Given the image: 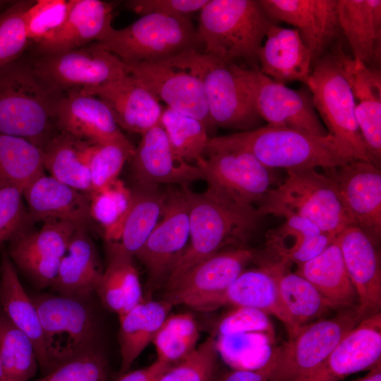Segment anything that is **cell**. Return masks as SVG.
<instances>
[{"label": "cell", "mask_w": 381, "mask_h": 381, "mask_svg": "<svg viewBox=\"0 0 381 381\" xmlns=\"http://www.w3.org/2000/svg\"><path fill=\"white\" fill-rule=\"evenodd\" d=\"M30 220H58L87 228L92 221L85 194L42 174L23 190Z\"/></svg>", "instance_id": "cell-27"}, {"label": "cell", "mask_w": 381, "mask_h": 381, "mask_svg": "<svg viewBox=\"0 0 381 381\" xmlns=\"http://www.w3.org/2000/svg\"><path fill=\"white\" fill-rule=\"evenodd\" d=\"M171 305L168 302L145 301L119 316L120 375L141 354L168 316Z\"/></svg>", "instance_id": "cell-36"}, {"label": "cell", "mask_w": 381, "mask_h": 381, "mask_svg": "<svg viewBox=\"0 0 381 381\" xmlns=\"http://www.w3.org/2000/svg\"><path fill=\"white\" fill-rule=\"evenodd\" d=\"M107 243L108 262L96 292L102 303L119 317L143 301L141 284L133 256L116 242Z\"/></svg>", "instance_id": "cell-34"}, {"label": "cell", "mask_w": 381, "mask_h": 381, "mask_svg": "<svg viewBox=\"0 0 381 381\" xmlns=\"http://www.w3.org/2000/svg\"><path fill=\"white\" fill-rule=\"evenodd\" d=\"M363 319L356 308L299 328L275 349V363L268 381H296L315 369L338 342Z\"/></svg>", "instance_id": "cell-11"}, {"label": "cell", "mask_w": 381, "mask_h": 381, "mask_svg": "<svg viewBox=\"0 0 381 381\" xmlns=\"http://www.w3.org/2000/svg\"><path fill=\"white\" fill-rule=\"evenodd\" d=\"M205 155L196 164L202 180L241 205L259 203L276 181L273 169L248 152L217 149L206 150Z\"/></svg>", "instance_id": "cell-13"}, {"label": "cell", "mask_w": 381, "mask_h": 381, "mask_svg": "<svg viewBox=\"0 0 381 381\" xmlns=\"http://www.w3.org/2000/svg\"><path fill=\"white\" fill-rule=\"evenodd\" d=\"M266 336L260 332L219 335L215 340L218 354L236 370L257 369L267 362L258 355L260 348L265 347Z\"/></svg>", "instance_id": "cell-48"}, {"label": "cell", "mask_w": 381, "mask_h": 381, "mask_svg": "<svg viewBox=\"0 0 381 381\" xmlns=\"http://www.w3.org/2000/svg\"><path fill=\"white\" fill-rule=\"evenodd\" d=\"M325 173L334 182L352 224L377 244L381 235L380 168L355 159Z\"/></svg>", "instance_id": "cell-15"}, {"label": "cell", "mask_w": 381, "mask_h": 381, "mask_svg": "<svg viewBox=\"0 0 381 381\" xmlns=\"http://www.w3.org/2000/svg\"><path fill=\"white\" fill-rule=\"evenodd\" d=\"M113 5L100 0H72L67 18L50 39L37 45L41 55L75 49L102 40L114 28Z\"/></svg>", "instance_id": "cell-28"}, {"label": "cell", "mask_w": 381, "mask_h": 381, "mask_svg": "<svg viewBox=\"0 0 381 381\" xmlns=\"http://www.w3.org/2000/svg\"><path fill=\"white\" fill-rule=\"evenodd\" d=\"M129 159L137 188L157 187L159 184L188 186L202 179L201 169L178 157L159 123L143 134Z\"/></svg>", "instance_id": "cell-19"}, {"label": "cell", "mask_w": 381, "mask_h": 381, "mask_svg": "<svg viewBox=\"0 0 381 381\" xmlns=\"http://www.w3.org/2000/svg\"><path fill=\"white\" fill-rule=\"evenodd\" d=\"M56 128L91 145L129 142L108 106L97 97L82 92L62 96Z\"/></svg>", "instance_id": "cell-24"}, {"label": "cell", "mask_w": 381, "mask_h": 381, "mask_svg": "<svg viewBox=\"0 0 381 381\" xmlns=\"http://www.w3.org/2000/svg\"><path fill=\"white\" fill-rule=\"evenodd\" d=\"M123 62L162 63L202 45L189 16L150 13L95 42Z\"/></svg>", "instance_id": "cell-6"}, {"label": "cell", "mask_w": 381, "mask_h": 381, "mask_svg": "<svg viewBox=\"0 0 381 381\" xmlns=\"http://www.w3.org/2000/svg\"><path fill=\"white\" fill-rule=\"evenodd\" d=\"M171 365L157 359L147 368L121 375L116 381H159Z\"/></svg>", "instance_id": "cell-55"}, {"label": "cell", "mask_w": 381, "mask_h": 381, "mask_svg": "<svg viewBox=\"0 0 381 381\" xmlns=\"http://www.w3.org/2000/svg\"><path fill=\"white\" fill-rule=\"evenodd\" d=\"M253 108L267 125L289 128L315 135H327L309 90L291 89L258 69L231 63Z\"/></svg>", "instance_id": "cell-9"}, {"label": "cell", "mask_w": 381, "mask_h": 381, "mask_svg": "<svg viewBox=\"0 0 381 381\" xmlns=\"http://www.w3.org/2000/svg\"><path fill=\"white\" fill-rule=\"evenodd\" d=\"M217 149L243 150L270 169L286 171L317 167L326 170L355 160L329 133L315 135L270 125L210 138L205 151Z\"/></svg>", "instance_id": "cell-2"}, {"label": "cell", "mask_w": 381, "mask_h": 381, "mask_svg": "<svg viewBox=\"0 0 381 381\" xmlns=\"http://www.w3.org/2000/svg\"><path fill=\"white\" fill-rule=\"evenodd\" d=\"M274 276L281 300L294 322L299 327L308 324L329 308V304L305 278L288 270L281 262H264Z\"/></svg>", "instance_id": "cell-38"}, {"label": "cell", "mask_w": 381, "mask_h": 381, "mask_svg": "<svg viewBox=\"0 0 381 381\" xmlns=\"http://www.w3.org/2000/svg\"><path fill=\"white\" fill-rule=\"evenodd\" d=\"M381 314L358 322L315 369L296 381H339L380 363Z\"/></svg>", "instance_id": "cell-20"}, {"label": "cell", "mask_w": 381, "mask_h": 381, "mask_svg": "<svg viewBox=\"0 0 381 381\" xmlns=\"http://www.w3.org/2000/svg\"><path fill=\"white\" fill-rule=\"evenodd\" d=\"M103 271L87 228L73 234L51 287L58 295L85 301L96 292Z\"/></svg>", "instance_id": "cell-31"}, {"label": "cell", "mask_w": 381, "mask_h": 381, "mask_svg": "<svg viewBox=\"0 0 381 381\" xmlns=\"http://www.w3.org/2000/svg\"><path fill=\"white\" fill-rule=\"evenodd\" d=\"M0 381H5L2 367H1V359H0Z\"/></svg>", "instance_id": "cell-57"}, {"label": "cell", "mask_w": 381, "mask_h": 381, "mask_svg": "<svg viewBox=\"0 0 381 381\" xmlns=\"http://www.w3.org/2000/svg\"><path fill=\"white\" fill-rule=\"evenodd\" d=\"M132 193L131 205L116 243L126 253L135 256L162 215L167 193L159 190L157 187L137 188Z\"/></svg>", "instance_id": "cell-39"}, {"label": "cell", "mask_w": 381, "mask_h": 381, "mask_svg": "<svg viewBox=\"0 0 381 381\" xmlns=\"http://www.w3.org/2000/svg\"><path fill=\"white\" fill-rule=\"evenodd\" d=\"M296 273L307 279L332 308L356 307L357 294L336 238L320 255L299 265Z\"/></svg>", "instance_id": "cell-33"}, {"label": "cell", "mask_w": 381, "mask_h": 381, "mask_svg": "<svg viewBox=\"0 0 381 381\" xmlns=\"http://www.w3.org/2000/svg\"><path fill=\"white\" fill-rule=\"evenodd\" d=\"M272 23L259 0H209L197 32L204 52L229 63L255 61Z\"/></svg>", "instance_id": "cell-4"}, {"label": "cell", "mask_w": 381, "mask_h": 381, "mask_svg": "<svg viewBox=\"0 0 381 381\" xmlns=\"http://www.w3.org/2000/svg\"><path fill=\"white\" fill-rule=\"evenodd\" d=\"M184 188L189 202V243L167 279L168 290L224 248L241 247L261 217L253 206L241 205L210 187L200 193Z\"/></svg>", "instance_id": "cell-1"}, {"label": "cell", "mask_w": 381, "mask_h": 381, "mask_svg": "<svg viewBox=\"0 0 381 381\" xmlns=\"http://www.w3.org/2000/svg\"><path fill=\"white\" fill-rule=\"evenodd\" d=\"M217 356L215 339L209 337L176 365H171L159 381H212Z\"/></svg>", "instance_id": "cell-49"}, {"label": "cell", "mask_w": 381, "mask_h": 381, "mask_svg": "<svg viewBox=\"0 0 381 381\" xmlns=\"http://www.w3.org/2000/svg\"><path fill=\"white\" fill-rule=\"evenodd\" d=\"M123 63L128 74L140 80L159 101L200 121L207 129L214 128L205 92L197 77L165 63Z\"/></svg>", "instance_id": "cell-17"}, {"label": "cell", "mask_w": 381, "mask_h": 381, "mask_svg": "<svg viewBox=\"0 0 381 381\" xmlns=\"http://www.w3.org/2000/svg\"><path fill=\"white\" fill-rule=\"evenodd\" d=\"M286 171L285 181L270 189L259 202L257 210L261 217L296 215L334 236L353 224L334 182L325 172L319 173L314 169Z\"/></svg>", "instance_id": "cell-5"}, {"label": "cell", "mask_w": 381, "mask_h": 381, "mask_svg": "<svg viewBox=\"0 0 381 381\" xmlns=\"http://www.w3.org/2000/svg\"><path fill=\"white\" fill-rule=\"evenodd\" d=\"M159 124L178 157L188 163L195 161L196 164L204 158L210 137L200 121L167 107L163 109Z\"/></svg>", "instance_id": "cell-42"}, {"label": "cell", "mask_w": 381, "mask_h": 381, "mask_svg": "<svg viewBox=\"0 0 381 381\" xmlns=\"http://www.w3.org/2000/svg\"><path fill=\"white\" fill-rule=\"evenodd\" d=\"M0 304L11 321L31 340L39 367L44 375L49 373L51 369L37 311L22 286L13 262L4 251L0 262Z\"/></svg>", "instance_id": "cell-32"}, {"label": "cell", "mask_w": 381, "mask_h": 381, "mask_svg": "<svg viewBox=\"0 0 381 381\" xmlns=\"http://www.w3.org/2000/svg\"><path fill=\"white\" fill-rule=\"evenodd\" d=\"M63 95L20 58L0 66V133L24 138L43 149L54 134Z\"/></svg>", "instance_id": "cell-3"}, {"label": "cell", "mask_w": 381, "mask_h": 381, "mask_svg": "<svg viewBox=\"0 0 381 381\" xmlns=\"http://www.w3.org/2000/svg\"><path fill=\"white\" fill-rule=\"evenodd\" d=\"M268 18L295 27L311 54L313 65L339 30L337 0H259Z\"/></svg>", "instance_id": "cell-21"}, {"label": "cell", "mask_w": 381, "mask_h": 381, "mask_svg": "<svg viewBox=\"0 0 381 381\" xmlns=\"http://www.w3.org/2000/svg\"><path fill=\"white\" fill-rule=\"evenodd\" d=\"M10 1H2V0H0V9L1 8H4V6H6V5L7 4H9L11 3H9Z\"/></svg>", "instance_id": "cell-58"}, {"label": "cell", "mask_w": 381, "mask_h": 381, "mask_svg": "<svg viewBox=\"0 0 381 381\" xmlns=\"http://www.w3.org/2000/svg\"><path fill=\"white\" fill-rule=\"evenodd\" d=\"M132 198V191L118 179L89 195L92 220H95L103 229L107 243L119 241Z\"/></svg>", "instance_id": "cell-43"}, {"label": "cell", "mask_w": 381, "mask_h": 381, "mask_svg": "<svg viewBox=\"0 0 381 381\" xmlns=\"http://www.w3.org/2000/svg\"><path fill=\"white\" fill-rule=\"evenodd\" d=\"M0 359L5 381H31L39 367L27 335L0 310Z\"/></svg>", "instance_id": "cell-41"}, {"label": "cell", "mask_w": 381, "mask_h": 381, "mask_svg": "<svg viewBox=\"0 0 381 381\" xmlns=\"http://www.w3.org/2000/svg\"><path fill=\"white\" fill-rule=\"evenodd\" d=\"M78 227L63 221L44 222L38 231L27 230L11 239L8 255L37 288L51 286L70 239Z\"/></svg>", "instance_id": "cell-16"}, {"label": "cell", "mask_w": 381, "mask_h": 381, "mask_svg": "<svg viewBox=\"0 0 381 381\" xmlns=\"http://www.w3.org/2000/svg\"><path fill=\"white\" fill-rule=\"evenodd\" d=\"M209 0H131L126 7L142 16L159 13L169 16H188L200 11Z\"/></svg>", "instance_id": "cell-53"}, {"label": "cell", "mask_w": 381, "mask_h": 381, "mask_svg": "<svg viewBox=\"0 0 381 381\" xmlns=\"http://www.w3.org/2000/svg\"><path fill=\"white\" fill-rule=\"evenodd\" d=\"M72 0H37L25 13L28 39L39 44L53 37L64 25Z\"/></svg>", "instance_id": "cell-47"}, {"label": "cell", "mask_w": 381, "mask_h": 381, "mask_svg": "<svg viewBox=\"0 0 381 381\" xmlns=\"http://www.w3.org/2000/svg\"><path fill=\"white\" fill-rule=\"evenodd\" d=\"M336 241L357 294V313L364 319L380 313L381 270L376 244L353 224L340 231Z\"/></svg>", "instance_id": "cell-23"}, {"label": "cell", "mask_w": 381, "mask_h": 381, "mask_svg": "<svg viewBox=\"0 0 381 381\" xmlns=\"http://www.w3.org/2000/svg\"><path fill=\"white\" fill-rule=\"evenodd\" d=\"M166 193L162 219L135 255L144 265L150 282L154 284L167 280L190 236L189 202L184 187Z\"/></svg>", "instance_id": "cell-14"}, {"label": "cell", "mask_w": 381, "mask_h": 381, "mask_svg": "<svg viewBox=\"0 0 381 381\" xmlns=\"http://www.w3.org/2000/svg\"><path fill=\"white\" fill-rule=\"evenodd\" d=\"M76 92L97 97L108 106L119 128L141 135L159 123L164 109L155 96L129 74L104 85Z\"/></svg>", "instance_id": "cell-25"}, {"label": "cell", "mask_w": 381, "mask_h": 381, "mask_svg": "<svg viewBox=\"0 0 381 381\" xmlns=\"http://www.w3.org/2000/svg\"><path fill=\"white\" fill-rule=\"evenodd\" d=\"M259 50L260 71L277 82L307 83L313 69L311 54L295 28L272 23Z\"/></svg>", "instance_id": "cell-29"}, {"label": "cell", "mask_w": 381, "mask_h": 381, "mask_svg": "<svg viewBox=\"0 0 381 381\" xmlns=\"http://www.w3.org/2000/svg\"><path fill=\"white\" fill-rule=\"evenodd\" d=\"M32 301L42 326L51 371L93 349L94 321L85 301L58 294H40Z\"/></svg>", "instance_id": "cell-10"}, {"label": "cell", "mask_w": 381, "mask_h": 381, "mask_svg": "<svg viewBox=\"0 0 381 381\" xmlns=\"http://www.w3.org/2000/svg\"><path fill=\"white\" fill-rule=\"evenodd\" d=\"M198 339V327L193 316L179 313L167 317L152 342L157 359L172 365L189 355L196 348Z\"/></svg>", "instance_id": "cell-44"}, {"label": "cell", "mask_w": 381, "mask_h": 381, "mask_svg": "<svg viewBox=\"0 0 381 381\" xmlns=\"http://www.w3.org/2000/svg\"><path fill=\"white\" fill-rule=\"evenodd\" d=\"M341 71L351 90L356 122L370 161L380 168L381 72L336 48Z\"/></svg>", "instance_id": "cell-22"}, {"label": "cell", "mask_w": 381, "mask_h": 381, "mask_svg": "<svg viewBox=\"0 0 381 381\" xmlns=\"http://www.w3.org/2000/svg\"><path fill=\"white\" fill-rule=\"evenodd\" d=\"M275 356L272 351L267 362L255 370H235L217 381H268L274 369Z\"/></svg>", "instance_id": "cell-54"}, {"label": "cell", "mask_w": 381, "mask_h": 381, "mask_svg": "<svg viewBox=\"0 0 381 381\" xmlns=\"http://www.w3.org/2000/svg\"><path fill=\"white\" fill-rule=\"evenodd\" d=\"M32 66L47 84L61 95L99 87L128 74L121 59L95 42L41 55Z\"/></svg>", "instance_id": "cell-12"}, {"label": "cell", "mask_w": 381, "mask_h": 381, "mask_svg": "<svg viewBox=\"0 0 381 381\" xmlns=\"http://www.w3.org/2000/svg\"><path fill=\"white\" fill-rule=\"evenodd\" d=\"M90 143L69 134L54 133L43 148L44 168L59 181L89 197L92 191L86 150Z\"/></svg>", "instance_id": "cell-37"}, {"label": "cell", "mask_w": 381, "mask_h": 381, "mask_svg": "<svg viewBox=\"0 0 381 381\" xmlns=\"http://www.w3.org/2000/svg\"><path fill=\"white\" fill-rule=\"evenodd\" d=\"M34 1H13L0 13V66L18 59L27 47L25 13Z\"/></svg>", "instance_id": "cell-46"}, {"label": "cell", "mask_w": 381, "mask_h": 381, "mask_svg": "<svg viewBox=\"0 0 381 381\" xmlns=\"http://www.w3.org/2000/svg\"><path fill=\"white\" fill-rule=\"evenodd\" d=\"M284 217V223L267 234V248L278 256L277 262L299 265L320 255L336 238L305 218Z\"/></svg>", "instance_id": "cell-35"}, {"label": "cell", "mask_w": 381, "mask_h": 381, "mask_svg": "<svg viewBox=\"0 0 381 381\" xmlns=\"http://www.w3.org/2000/svg\"><path fill=\"white\" fill-rule=\"evenodd\" d=\"M226 304L255 308L275 316L284 324L289 337L300 328L286 311L274 276L262 265L245 270L224 291L207 300L198 310H212Z\"/></svg>", "instance_id": "cell-26"}, {"label": "cell", "mask_w": 381, "mask_h": 381, "mask_svg": "<svg viewBox=\"0 0 381 381\" xmlns=\"http://www.w3.org/2000/svg\"><path fill=\"white\" fill-rule=\"evenodd\" d=\"M40 147L16 136L0 133V188L24 189L44 174Z\"/></svg>", "instance_id": "cell-40"}, {"label": "cell", "mask_w": 381, "mask_h": 381, "mask_svg": "<svg viewBox=\"0 0 381 381\" xmlns=\"http://www.w3.org/2000/svg\"><path fill=\"white\" fill-rule=\"evenodd\" d=\"M134 150L135 147L130 142L89 144L86 150V159L90 175L91 193L102 189L116 181Z\"/></svg>", "instance_id": "cell-45"}, {"label": "cell", "mask_w": 381, "mask_h": 381, "mask_svg": "<svg viewBox=\"0 0 381 381\" xmlns=\"http://www.w3.org/2000/svg\"><path fill=\"white\" fill-rule=\"evenodd\" d=\"M339 30L352 52L351 56L379 69L381 61V1L337 0Z\"/></svg>", "instance_id": "cell-30"}, {"label": "cell", "mask_w": 381, "mask_h": 381, "mask_svg": "<svg viewBox=\"0 0 381 381\" xmlns=\"http://www.w3.org/2000/svg\"><path fill=\"white\" fill-rule=\"evenodd\" d=\"M352 381H381L380 363L370 369L369 373L364 377Z\"/></svg>", "instance_id": "cell-56"}, {"label": "cell", "mask_w": 381, "mask_h": 381, "mask_svg": "<svg viewBox=\"0 0 381 381\" xmlns=\"http://www.w3.org/2000/svg\"><path fill=\"white\" fill-rule=\"evenodd\" d=\"M31 381H107L106 363L93 349L67 361L42 377Z\"/></svg>", "instance_id": "cell-50"}, {"label": "cell", "mask_w": 381, "mask_h": 381, "mask_svg": "<svg viewBox=\"0 0 381 381\" xmlns=\"http://www.w3.org/2000/svg\"><path fill=\"white\" fill-rule=\"evenodd\" d=\"M255 258V253L243 246L211 255L169 290L167 302L198 310L207 300L224 291Z\"/></svg>", "instance_id": "cell-18"}, {"label": "cell", "mask_w": 381, "mask_h": 381, "mask_svg": "<svg viewBox=\"0 0 381 381\" xmlns=\"http://www.w3.org/2000/svg\"><path fill=\"white\" fill-rule=\"evenodd\" d=\"M267 315L255 308L236 307L220 320L219 335L260 332L271 336V325Z\"/></svg>", "instance_id": "cell-52"}, {"label": "cell", "mask_w": 381, "mask_h": 381, "mask_svg": "<svg viewBox=\"0 0 381 381\" xmlns=\"http://www.w3.org/2000/svg\"><path fill=\"white\" fill-rule=\"evenodd\" d=\"M306 85L328 133L353 159L370 162L356 122L351 90L336 49L315 62Z\"/></svg>", "instance_id": "cell-8"}, {"label": "cell", "mask_w": 381, "mask_h": 381, "mask_svg": "<svg viewBox=\"0 0 381 381\" xmlns=\"http://www.w3.org/2000/svg\"><path fill=\"white\" fill-rule=\"evenodd\" d=\"M31 223L23 191L16 187L0 188V244L27 231Z\"/></svg>", "instance_id": "cell-51"}, {"label": "cell", "mask_w": 381, "mask_h": 381, "mask_svg": "<svg viewBox=\"0 0 381 381\" xmlns=\"http://www.w3.org/2000/svg\"><path fill=\"white\" fill-rule=\"evenodd\" d=\"M162 63L186 71L201 82L213 127L250 131L261 118L253 108L240 81L226 62L200 49H190Z\"/></svg>", "instance_id": "cell-7"}]
</instances>
